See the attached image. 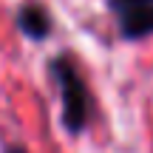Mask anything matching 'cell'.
<instances>
[{"mask_svg":"<svg viewBox=\"0 0 153 153\" xmlns=\"http://www.w3.org/2000/svg\"><path fill=\"white\" fill-rule=\"evenodd\" d=\"M48 74L60 94V125L68 136H79L94 119V97L85 76L68 54H57L48 60Z\"/></svg>","mask_w":153,"mask_h":153,"instance_id":"6da1fadb","label":"cell"},{"mask_svg":"<svg viewBox=\"0 0 153 153\" xmlns=\"http://www.w3.org/2000/svg\"><path fill=\"white\" fill-rule=\"evenodd\" d=\"M14 26H17V31H20L26 40L43 43V40H48L51 31H54V17H51V11L45 9L43 3L28 0V3H23L20 9H17Z\"/></svg>","mask_w":153,"mask_h":153,"instance_id":"7a4b0ae2","label":"cell"},{"mask_svg":"<svg viewBox=\"0 0 153 153\" xmlns=\"http://www.w3.org/2000/svg\"><path fill=\"white\" fill-rule=\"evenodd\" d=\"M116 17V26H119V37L122 40H145L153 37V6H139V9H128L119 11Z\"/></svg>","mask_w":153,"mask_h":153,"instance_id":"3957f363","label":"cell"},{"mask_svg":"<svg viewBox=\"0 0 153 153\" xmlns=\"http://www.w3.org/2000/svg\"><path fill=\"white\" fill-rule=\"evenodd\" d=\"M111 14H119V11H128V9H139V6H153V0H105Z\"/></svg>","mask_w":153,"mask_h":153,"instance_id":"277c9868","label":"cell"},{"mask_svg":"<svg viewBox=\"0 0 153 153\" xmlns=\"http://www.w3.org/2000/svg\"><path fill=\"white\" fill-rule=\"evenodd\" d=\"M3 153H28V148H23V145H9V148H3Z\"/></svg>","mask_w":153,"mask_h":153,"instance_id":"5b68a950","label":"cell"}]
</instances>
